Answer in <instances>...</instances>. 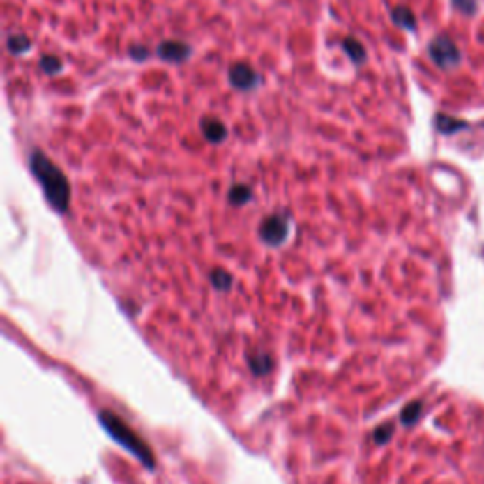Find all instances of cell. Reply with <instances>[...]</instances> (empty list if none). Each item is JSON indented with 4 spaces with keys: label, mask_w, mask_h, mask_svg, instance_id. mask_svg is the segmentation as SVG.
<instances>
[{
    "label": "cell",
    "mask_w": 484,
    "mask_h": 484,
    "mask_svg": "<svg viewBox=\"0 0 484 484\" xmlns=\"http://www.w3.org/2000/svg\"><path fill=\"white\" fill-rule=\"evenodd\" d=\"M428 52H430V57H432L433 63H435L439 68H443V70H452V68H456V66L462 63V53H460L456 44H454L446 34L435 36V38L430 42Z\"/></svg>",
    "instance_id": "3957f363"
},
{
    "label": "cell",
    "mask_w": 484,
    "mask_h": 484,
    "mask_svg": "<svg viewBox=\"0 0 484 484\" xmlns=\"http://www.w3.org/2000/svg\"><path fill=\"white\" fill-rule=\"evenodd\" d=\"M252 367H254V371L267 373L269 369H271V360H269L267 356H262V358H257V360L252 361Z\"/></svg>",
    "instance_id": "2e32d148"
},
{
    "label": "cell",
    "mask_w": 484,
    "mask_h": 484,
    "mask_svg": "<svg viewBox=\"0 0 484 484\" xmlns=\"http://www.w3.org/2000/svg\"><path fill=\"white\" fill-rule=\"evenodd\" d=\"M435 127L443 135H454V133L462 131V129H467V123L464 119H456L452 116H446V114H437L435 116Z\"/></svg>",
    "instance_id": "9c48e42d"
},
{
    "label": "cell",
    "mask_w": 484,
    "mask_h": 484,
    "mask_svg": "<svg viewBox=\"0 0 484 484\" xmlns=\"http://www.w3.org/2000/svg\"><path fill=\"white\" fill-rule=\"evenodd\" d=\"M214 282H216V286L220 289H225V288H229V284H231V280H229V276L225 275V273H222V271H218V273H214Z\"/></svg>",
    "instance_id": "e0dca14e"
},
{
    "label": "cell",
    "mask_w": 484,
    "mask_h": 484,
    "mask_svg": "<svg viewBox=\"0 0 484 484\" xmlns=\"http://www.w3.org/2000/svg\"><path fill=\"white\" fill-rule=\"evenodd\" d=\"M100 422L106 428V432L110 433L112 437L118 441L119 445L125 446L127 451L135 454L140 462L148 467H153V454L150 452V448L146 446V443L142 439L133 433V430L129 425L121 422V420L112 414V412H100Z\"/></svg>",
    "instance_id": "7a4b0ae2"
},
{
    "label": "cell",
    "mask_w": 484,
    "mask_h": 484,
    "mask_svg": "<svg viewBox=\"0 0 484 484\" xmlns=\"http://www.w3.org/2000/svg\"><path fill=\"white\" fill-rule=\"evenodd\" d=\"M8 52L12 55H23L31 50V40L27 38L25 34H12L6 42Z\"/></svg>",
    "instance_id": "8fae6325"
},
{
    "label": "cell",
    "mask_w": 484,
    "mask_h": 484,
    "mask_svg": "<svg viewBox=\"0 0 484 484\" xmlns=\"http://www.w3.org/2000/svg\"><path fill=\"white\" fill-rule=\"evenodd\" d=\"M229 84L239 91H252L259 85V74L248 63H235L227 73Z\"/></svg>",
    "instance_id": "277c9868"
},
{
    "label": "cell",
    "mask_w": 484,
    "mask_h": 484,
    "mask_svg": "<svg viewBox=\"0 0 484 484\" xmlns=\"http://www.w3.org/2000/svg\"><path fill=\"white\" fill-rule=\"evenodd\" d=\"M191 50L186 42H178V40H167V42H161L158 46V57L165 63H174V65H180L183 61H188L191 57Z\"/></svg>",
    "instance_id": "8992f818"
},
{
    "label": "cell",
    "mask_w": 484,
    "mask_h": 484,
    "mask_svg": "<svg viewBox=\"0 0 484 484\" xmlns=\"http://www.w3.org/2000/svg\"><path fill=\"white\" fill-rule=\"evenodd\" d=\"M252 199V190L248 186H233L229 191V203L235 204V206H241V204H246Z\"/></svg>",
    "instance_id": "7c38bea8"
},
{
    "label": "cell",
    "mask_w": 484,
    "mask_h": 484,
    "mask_svg": "<svg viewBox=\"0 0 484 484\" xmlns=\"http://www.w3.org/2000/svg\"><path fill=\"white\" fill-rule=\"evenodd\" d=\"M40 70L42 73H46L47 76H55V74H59L61 70H63V63H61L59 57H55V55H44L42 59H40Z\"/></svg>",
    "instance_id": "4fadbf2b"
},
{
    "label": "cell",
    "mask_w": 484,
    "mask_h": 484,
    "mask_svg": "<svg viewBox=\"0 0 484 484\" xmlns=\"http://www.w3.org/2000/svg\"><path fill=\"white\" fill-rule=\"evenodd\" d=\"M259 236L271 246H278L288 239V220L284 216H271L262 223Z\"/></svg>",
    "instance_id": "5b68a950"
},
{
    "label": "cell",
    "mask_w": 484,
    "mask_h": 484,
    "mask_svg": "<svg viewBox=\"0 0 484 484\" xmlns=\"http://www.w3.org/2000/svg\"><path fill=\"white\" fill-rule=\"evenodd\" d=\"M129 57H131L133 61H137V63H144V61H148V57H150V50L144 46H131Z\"/></svg>",
    "instance_id": "5bb4252c"
},
{
    "label": "cell",
    "mask_w": 484,
    "mask_h": 484,
    "mask_svg": "<svg viewBox=\"0 0 484 484\" xmlns=\"http://www.w3.org/2000/svg\"><path fill=\"white\" fill-rule=\"evenodd\" d=\"M201 131H203L204 138L212 144H222L223 140L227 138V127L216 118H203Z\"/></svg>",
    "instance_id": "52a82bcc"
},
{
    "label": "cell",
    "mask_w": 484,
    "mask_h": 484,
    "mask_svg": "<svg viewBox=\"0 0 484 484\" xmlns=\"http://www.w3.org/2000/svg\"><path fill=\"white\" fill-rule=\"evenodd\" d=\"M392 21L405 31H414L416 29V17L412 13L411 8L395 6L392 10Z\"/></svg>",
    "instance_id": "30bf717a"
},
{
    "label": "cell",
    "mask_w": 484,
    "mask_h": 484,
    "mask_svg": "<svg viewBox=\"0 0 484 484\" xmlns=\"http://www.w3.org/2000/svg\"><path fill=\"white\" fill-rule=\"evenodd\" d=\"M340 46H342V52L347 53L348 59L352 61L354 65H363V63H365L367 52L360 40L354 38V36H347V38L342 40Z\"/></svg>",
    "instance_id": "ba28073f"
},
{
    "label": "cell",
    "mask_w": 484,
    "mask_h": 484,
    "mask_svg": "<svg viewBox=\"0 0 484 484\" xmlns=\"http://www.w3.org/2000/svg\"><path fill=\"white\" fill-rule=\"evenodd\" d=\"M31 170L42 186L47 203L57 212H65L70 203V183L65 172L40 150L33 151L31 156Z\"/></svg>",
    "instance_id": "6da1fadb"
},
{
    "label": "cell",
    "mask_w": 484,
    "mask_h": 484,
    "mask_svg": "<svg viewBox=\"0 0 484 484\" xmlns=\"http://www.w3.org/2000/svg\"><path fill=\"white\" fill-rule=\"evenodd\" d=\"M454 6L458 8L460 12H464L465 15H473L477 10V0H452Z\"/></svg>",
    "instance_id": "9a60e30c"
}]
</instances>
